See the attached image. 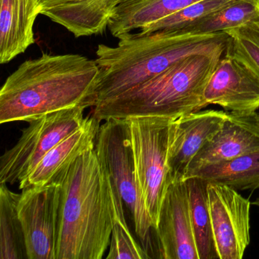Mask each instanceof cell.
Returning <instances> with one entry per match:
<instances>
[{
    "mask_svg": "<svg viewBox=\"0 0 259 259\" xmlns=\"http://www.w3.org/2000/svg\"><path fill=\"white\" fill-rule=\"evenodd\" d=\"M120 0H78L43 12L41 15L64 27L75 37L104 33Z\"/></svg>",
    "mask_w": 259,
    "mask_h": 259,
    "instance_id": "obj_16",
    "label": "cell"
},
{
    "mask_svg": "<svg viewBox=\"0 0 259 259\" xmlns=\"http://www.w3.org/2000/svg\"><path fill=\"white\" fill-rule=\"evenodd\" d=\"M99 72L96 60L79 54L26 60L0 91V122H29L66 109L95 107Z\"/></svg>",
    "mask_w": 259,
    "mask_h": 259,
    "instance_id": "obj_2",
    "label": "cell"
},
{
    "mask_svg": "<svg viewBox=\"0 0 259 259\" xmlns=\"http://www.w3.org/2000/svg\"><path fill=\"white\" fill-rule=\"evenodd\" d=\"M75 1H78V0H38L39 4L41 7V14L46 10L72 4Z\"/></svg>",
    "mask_w": 259,
    "mask_h": 259,
    "instance_id": "obj_25",
    "label": "cell"
},
{
    "mask_svg": "<svg viewBox=\"0 0 259 259\" xmlns=\"http://www.w3.org/2000/svg\"><path fill=\"white\" fill-rule=\"evenodd\" d=\"M159 257L198 259L185 180H172L160 207L156 229Z\"/></svg>",
    "mask_w": 259,
    "mask_h": 259,
    "instance_id": "obj_11",
    "label": "cell"
},
{
    "mask_svg": "<svg viewBox=\"0 0 259 259\" xmlns=\"http://www.w3.org/2000/svg\"><path fill=\"white\" fill-rule=\"evenodd\" d=\"M86 108L66 109L28 122L17 143L0 159V184L22 182L51 150L81 126Z\"/></svg>",
    "mask_w": 259,
    "mask_h": 259,
    "instance_id": "obj_7",
    "label": "cell"
},
{
    "mask_svg": "<svg viewBox=\"0 0 259 259\" xmlns=\"http://www.w3.org/2000/svg\"><path fill=\"white\" fill-rule=\"evenodd\" d=\"M254 2L255 3L256 5L257 6V7H258L259 9V0H254Z\"/></svg>",
    "mask_w": 259,
    "mask_h": 259,
    "instance_id": "obj_28",
    "label": "cell"
},
{
    "mask_svg": "<svg viewBox=\"0 0 259 259\" xmlns=\"http://www.w3.org/2000/svg\"><path fill=\"white\" fill-rule=\"evenodd\" d=\"M185 183L198 259H219L209 209L208 183L198 177L186 179Z\"/></svg>",
    "mask_w": 259,
    "mask_h": 259,
    "instance_id": "obj_19",
    "label": "cell"
},
{
    "mask_svg": "<svg viewBox=\"0 0 259 259\" xmlns=\"http://www.w3.org/2000/svg\"><path fill=\"white\" fill-rule=\"evenodd\" d=\"M199 0H120L109 21L108 29L119 39L167 17Z\"/></svg>",
    "mask_w": 259,
    "mask_h": 259,
    "instance_id": "obj_17",
    "label": "cell"
},
{
    "mask_svg": "<svg viewBox=\"0 0 259 259\" xmlns=\"http://www.w3.org/2000/svg\"><path fill=\"white\" fill-rule=\"evenodd\" d=\"M101 120L87 116L84 123L46 154L36 167L19 183L21 190L54 183L77 160L95 146Z\"/></svg>",
    "mask_w": 259,
    "mask_h": 259,
    "instance_id": "obj_14",
    "label": "cell"
},
{
    "mask_svg": "<svg viewBox=\"0 0 259 259\" xmlns=\"http://www.w3.org/2000/svg\"><path fill=\"white\" fill-rule=\"evenodd\" d=\"M60 185L56 259H101L113 226L125 221L124 202L95 148L77 159Z\"/></svg>",
    "mask_w": 259,
    "mask_h": 259,
    "instance_id": "obj_1",
    "label": "cell"
},
{
    "mask_svg": "<svg viewBox=\"0 0 259 259\" xmlns=\"http://www.w3.org/2000/svg\"><path fill=\"white\" fill-rule=\"evenodd\" d=\"M125 119L131 132L138 184L156 230L162 202L172 181L169 154L175 118L145 116Z\"/></svg>",
    "mask_w": 259,
    "mask_h": 259,
    "instance_id": "obj_5",
    "label": "cell"
},
{
    "mask_svg": "<svg viewBox=\"0 0 259 259\" xmlns=\"http://www.w3.org/2000/svg\"><path fill=\"white\" fill-rule=\"evenodd\" d=\"M259 16V9L254 0H233L220 10L182 31L192 34L225 32L242 26Z\"/></svg>",
    "mask_w": 259,
    "mask_h": 259,
    "instance_id": "obj_21",
    "label": "cell"
},
{
    "mask_svg": "<svg viewBox=\"0 0 259 259\" xmlns=\"http://www.w3.org/2000/svg\"><path fill=\"white\" fill-rule=\"evenodd\" d=\"M20 194L0 184V259H28L26 242L18 212Z\"/></svg>",
    "mask_w": 259,
    "mask_h": 259,
    "instance_id": "obj_20",
    "label": "cell"
},
{
    "mask_svg": "<svg viewBox=\"0 0 259 259\" xmlns=\"http://www.w3.org/2000/svg\"><path fill=\"white\" fill-rule=\"evenodd\" d=\"M204 95V107L218 105L225 111L251 116L259 109V75L230 54H224Z\"/></svg>",
    "mask_w": 259,
    "mask_h": 259,
    "instance_id": "obj_10",
    "label": "cell"
},
{
    "mask_svg": "<svg viewBox=\"0 0 259 259\" xmlns=\"http://www.w3.org/2000/svg\"><path fill=\"white\" fill-rule=\"evenodd\" d=\"M148 251L142 248L132 236L126 221L118 219L113 226L110 239V251L107 259L151 258Z\"/></svg>",
    "mask_w": 259,
    "mask_h": 259,
    "instance_id": "obj_24",
    "label": "cell"
},
{
    "mask_svg": "<svg viewBox=\"0 0 259 259\" xmlns=\"http://www.w3.org/2000/svg\"><path fill=\"white\" fill-rule=\"evenodd\" d=\"M254 115L229 113L221 130L192 159L187 172L259 151V125Z\"/></svg>",
    "mask_w": 259,
    "mask_h": 259,
    "instance_id": "obj_13",
    "label": "cell"
},
{
    "mask_svg": "<svg viewBox=\"0 0 259 259\" xmlns=\"http://www.w3.org/2000/svg\"><path fill=\"white\" fill-rule=\"evenodd\" d=\"M233 0H199L183 10L140 30L142 34L156 31H180L192 26L201 19L230 4Z\"/></svg>",
    "mask_w": 259,
    "mask_h": 259,
    "instance_id": "obj_22",
    "label": "cell"
},
{
    "mask_svg": "<svg viewBox=\"0 0 259 259\" xmlns=\"http://www.w3.org/2000/svg\"><path fill=\"white\" fill-rule=\"evenodd\" d=\"M207 195L219 259H242L250 243L249 199L219 183H208Z\"/></svg>",
    "mask_w": 259,
    "mask_h": 259,
    "instance_id": "obj_9",
    "label": "cell"
},
{
    "mask_svg": "<svg viewBox=\"0 0 259 259\" xmlns=\"http://www.w3.org/2000/svg\"><path fill=\"white\" fill-rule=\"evenodd\" d=\"M228 113L201 110L175 118L169 154L171 180H183L192 159L221 130Z\"/></svg>",
    "mask_w": 259,
    "mask_h": 259,
    "instance_id": "obj_12",
    "label": "cell"
},
{
    "mask_svg": "<svg viewBox=\"0 0 259 259\" xmlns=\"http://www.w3.org/2000/svg\"><path fill=\"white\" fill-rule=\"evenodd\" d=\"M226 51L191 54L149 81L98 103L93 116L110 118L159 116L177 118L204 108L206 87Z\"/></svg>",
    "mask_w": 259,
    "mask_h": 259,
    "instance_id": "obj_4",
    "label": "cell"
},
{
    "mask_svg": "<svg viewBox=\"0 0 259 259\" xmlns=\"http://www.w3.org/2000/svg\"><path fill=\"white\" fill-rule=\"evenodd\" d=\"M192 177L225 185L235 190H255L259 189V151L201 166L187 172L183 180Z\"/></svg>",
    "mask_w": 259,
    "mask_h": 259,
    "instance_id": "obj_18",
    "label": "cell"
},
{
    "mask_svg": "<svg viewBox=\"0 0 259 259\" xmlns=\"http://www.w3.org/2000/svg\"><path fill=\"white\" fill-rule=\"evenodd\" d=\"M254 119H255L256 122H257V125H259V114H257V113H255V114L254 115Z\"/></svg>",
    "mask_w": 259,
    "mask_h": 259,
    "instance_id": "obj_27",
    "label": "cell"
},
{
    "mask_svg": "<svg viewBox=\"0 0 259 259\" xmlns=\"http://www.w3.org/2000/svg\"><path fill=\"white\" fill-rule=\"evenodd\" d=\"M41 7L38 0H1L0 63L7 64L34 45V25Z\"/></svg>",
    "mask_w": 259,
    "mask_h": 259,
    "instance_id": "obj_15",
    "label": "cell"
},
{
    "mask_svg": "<svg viewBox=\"0 0 259 259\" xmlns=\"http://www.w3.org/2000/svg\"><path fill=\"white\" fill-rule=\"evenodd\" d=\"M60 195L57 182L31 186L20 194L18 212L28 259H56Z\"/></svg>",
    "mask_w": 259,
    "mask_h": 259,
    "instance_id": "obj_8",
    "label": "cell"
},
{
    "mask_svg": "<svg viewBox=\"0 0 259 259\" xmlns=\"http://www.w3.org/2000/svg\"><path fill=\"white\" fill-rule=\"evenodd\" d=\"M225 33L230 37L226 53L259 75V16Z\"/></svg>",
    "mask_w": 259,
    "mask_h": 259,
    "instance_id": "obj_23",
    "label": "cell"
},
{
    "mask_svg": "<svg viewBox=\"0 0 259 259\" xmlns=\"http://www.w3.org/2000/svg\"><path fill=\"white\" fill-rule=\"evenodd\" d=\"M119 40L116 47H98L95 105L149 81L191 54L227 51L230 37L225 32L192 34L180 30L132 32Z\"/></svg>",
    "mask_w": 259,
    "mask_h": 259,
    "instance_id": "obj_3",
    "label": "cell"
},
{
    "mask_svg": "<svg viewBox=\"0 0 259 259\" xmlns=\"http://www.w3.org/2000/svg\"><path fill=\"white\" fill-rule=\"evenodd\" d=\"M104 121L95 141L97 157L130 210L136 233L148 242L150 231L154 228L136 179L130 124L127 119L110 118Z\"/></svg>",
    "mask_w": 259,
    "mask_h": 259,
    "instance_id": "obj_6",
    "label": "cell"
},
{
    "mask_svg": "<svg viewBox=\"0 0 259 259\" xmlns=\"http://www.w3.org/2000/svg\"><path fill=\"white\" fill-rule=\"evenodd\" d=\"M252 204H254L256 207H258L259 208V197H257L255 200H254V202L252 203Z\"/></svg>",
    "mask_w": 259,
    "mask_h": 259,
    "instance_id": "obj_26",
    "label": "cell"
}]
</instances>
